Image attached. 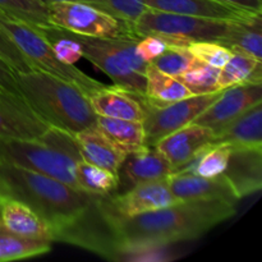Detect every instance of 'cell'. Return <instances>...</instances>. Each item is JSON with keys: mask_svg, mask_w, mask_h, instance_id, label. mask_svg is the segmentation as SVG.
Segmentation results:
<instances>
[{"mask_svg": "<svg viewBox=\"0 0 262 262\" xmlns=\"http://www.w3.org/2000/svg\"><path fill=\"white\" fill-rule=\"evenodd\" d=\"M234 215L235 205L224 201L176 202L132 217L109 215L119 251L117 261L129 251L197 239Z\"/></svg>", "mask_w": 262, "mask_h": 262, "instance_id": "obj_1", "label": "cell"}, {"mask_svg": "<svg viewBox=\"0 0 262 262\" xmlns=\"http://www.w3.org/2000/svg\"><path fill=\"white\" fill-rule=\"evenodd\" d=\"M95 197L0 159V199L18 200L30 206L51 225L53 233L81 215Z\"/></svg>", "mask_w": 262, "mask_h": 262, "instance_id": "obj_2", "label": "cell"}, {"mask_svg": "<svg viewBox=\"0 0 262 262\" xmlns=\"http://www.w3.org/2000/svg\"><path fill=\"white\" fill-rule=\"evenodd\" d=\"M23 101L49 127L77 133L96 123L87 94L78 86L38 69L15 72Z\"/></svg>", "mask_w": 262, "mask_h": 262, "instance_id": "obj_3", "label": "cell"}, {"mask_svg": "<svg viewBox=\"0 0 262 262\" xmlns=\"http://www.w3.org/2000/svg\"><path fill=\"white\" fill-rule=\"evenodd\" d=\"M0 159L58 179L79 191L74 170L82 156L73 135L66 130L49 127L38 138L0 140Z\"/></svg>", "mask_w": 262, "mask_h": 262, "instance_id": "obj_4", "label": "cell"}, {"mask_svg": "<svg viewBox=\"0 0 262 262\" xmlns=\"http://www.w3.org/2000/svg\"><path fill=\"white\" fill-rule=\"evenodd\" d=\"M83 58L104 72L115 86L145 96L148 64L136 53L140 38H97L76 35Z\"/></svg>", "mask_w": 262, "mask_h": 262, "instance_id": "obj_5", "label": "cell"}, {"mask_svg": "<svg viewBox=\"0 0 262 262\" xmlns=\"http://www.w3.org/2000/svg\"><path fill=\"white\" fill-rule=\"evenodd\" d=\"M237 20L177 14L147 8L132 25L138 37L159 36L166 45L187 46L194 41L220 42Z\"/></svg>", "mask_w": 262, "mask_h": 262, "instance_id": "obj_6", "label": "cell"}, {"mask_svg": "<svg viewBox=\"0 0 262 262\" xmlns=\"http://www.w3.org/2000/svg\"><path fill=\"white\" fill-rule=\"evenodd\" d=\"M0 28L22 51L33 69L72 82L86 94L104 86V83L87 76L76 66H69L59 60L50 41L38 27L0 12Z\"/></svg>", "mask_w": 262, "mask_h": 262, "instance_id": "obj_7", "label": "cell"}, {"mask_svg": "<svg viewBox=\"0 0 262 262\" xmlns=\"http://www.w3.org/2000/svg\"><path fill=\"white\" fill-rule=\"evenodd\" d=\"M48 15L53 27L76 35L97 38H140L133 32L132 25L78 0L50 3Z\"/></svg>", "mask_w": 262, "mask_h": 262, "instance_id": "obj_8", "label": "cell"}, {"mask_svg": "<svg viewBox=\"0 0 262 262\" xmlns=\"http://www.w3.org/2000/svg\"><path fill=\"white\" fill-rule=\"evenodd\" d=\"M220 92L222 91L193 95L161 107L148 105L146 118L143 120L146 145L154 146L161 138L186 125L192 124L194 119L219 97Z\"/></svg>", "mask_w": 262, "mask_h": 262, "instance_id": "obj_9", "label": "cell"}, {"mask_svg": "<svg viewBox=\"0 0 262 262\" xmlns=\"http://www.w3.org/2000/svg\"><path fill=\"white\" fill-rule=\"evenodd\" d=\"M100 200L106 214L112 217H132L177 202L168 178L136 184L123 193H114Z\"/></svg>", "mask_w": 262, "mask_h": 262, "instance_id": "obj_10", "label": "cell"}, {"mask_svg": "<svg viewBox=\"0 0 262 262\" xmlns=\"http://www.w3.org/2000/svg\"><path fill=\"white\" fill-rule=\"evenodd\" d=\"M262 102L261 83H241L222 90L219 97L194 119V124L217 132L237 119L246 110Z\"/></svg>", "mask_w": 262, "mask_h": 262, "instance_id": "obj_11", "label": "cell"}, {"mask_svg": "<svg viewBox=\"0 0 262 262\" xmlns=\"http://www.w3.org/2000/svg\"><path fill=\"white\" fill-rule=\"evenodd\" d=\"M211 143H214V132L192 123L161 138L154 147L163 154L176 173L193 163Z\"/></svg>", "mask_w": 262, "mask_h": 262, "instance_id": "obj_12", "label": "cell"}, {"mask_svg": "<svg viewBox=\"0 0 262 262\" xmlns=\"http://www.w3.org/2000/svg\"><path fill=\"white\" fill-rule=\"evenodd\" d=\"M168 183L177 202L224 201L237 205L239 201V197L223 174L215 178H205L192 171L179 170L168 177Z\"/></svg>", "mask_w": 262, "mask_h": 262, "instance_id": "obj_13", "label": "cell"}, {"mask_svg": "<svg viewBox=\"0 0 262 262\" xmlns=\"http://www.w3.org/2000/svg\"><path fill=\"white\" fill-rule=\"evenodd\" d=\"M91 107L97 117L143 122L147 113L145 96L118 86H106L87 94Z\"/></svg>", "mask_w": 262, "mask_h": 262, "instance_id": "obj_14", "label": "cell"}, {"mask_svg": "<svg viewBox=\"0 0 262 262\" xmlns=\"http://www.w3.org/2000/svg\"><path fill=\"white\" fill-rule=\"evenodd\" d=\"M48 128L22 97L0 95V140H32L42 136Z\"/></svg>", "mask_w": 262, "mask_h": 262, "instance_id": "obj_15", "label": "cell"}, {"mask_svg": "<svg viewBox=\"0 0 262 262\" xmlns=\"http://www.w3.org/2000/svg\"><path fill=\"white\" fill-rule=\"evenodd\" d=\"M174 170L170 163L154 146L127 154L118 171L119 187L128 189L145 182L166 179Z\"/></svg>", "mask_w": 262, "mask_h": 262, "instance_id": "obj_16", "label": "cell"}, {"mask_svg": "<svg viewBox=\"0 0 262 262\" xmlns=\"http://www.w3.org/2000/svg\"><path fill=\"white\" fill-rule=\"evenodd\" d=\"M223 177L241 199L256 193L262 187V148L232 147Z\"/></svg>", "mask_w": 262, "mask_h": 262, "instance_id": "obj_17", "label": "cell"}, {"mask_svg": "<svg viewBox=\"0 0 262 262\" xmlns=\"http://www.w3.org/2000/svg\"><path fill=\"white\" fill-rule=\"evenodd\" d=\"M0 222L7 229L18 235L54 242L51 225L35 210L18 200L0 199Z\"/></svg>", "mask_w": 262, "mask_h": 262, "instance_id": "obj_18", "label": "cell"}, {"mask_svg": "<svg viewBox=\"0 0 262 262\" xmlns=\"http://www.w3.org/2000/svg\"><path fill=\"white\" fill-rule=\"evenodd\" d=\"M146 7L177 14L194 17L216 18V19L246 20L260 15L250 10L220 3L217 0H143Z\"/></svg>", "mask_w": 262, "mask_h": 262, "instance_id": "obj_19", "label": "cell"}, {"mask_svg": "<svg viewBox=\"0 0 262 262\" xmlns=\"http://www.w3.org/2000/svg\"><path fill=\"white\" fill-rule=\"evenodd\" d=\"M73 137L82 159L118 176L127 152L115 145L96 124L73 133Z\"/></svg>", "mask_w": 262, "mask_h": 262, "instance_id": "obj_20", "label": "cell"}, {"mask_svg": "<svg viewBox=\"0 0 262 262\" xmlns=\"http://www.w3.org/2000/svg\"><path fill=\"white\" fill-rule=\"evenodd\" d=\"M214 143L232 147L262 148V102L246 110L242 115L214 136Z\"/></svg>", "mask_w": 262, "mask_h": 262, "instance_id": "obj_21", "label": "cell"}, {"mask_svg": "<svg viewBox=\"0 0 262 262\" xmlns=\"http://www.w3.org/2000/svg\"><path fill=\"white\" fill-rule=\"evenodd\" d=\"M193 96L192 92L177 77L168 76L148 64L146 72L145 97L147 105L161 107L170 102Z\"/></svg>", "mask_w": 262, "mask_h": 262, "instance_id": "obj_22", "label": "cell"}, {"mask_svg": "<svg viewBox=\"0 0 262 262\" xmlns=\"http://www.w3.org/2000/svg\"><path fill=\"white\" fill-rule=\"evenodd\" d=\"M96 127L107 136L115 145L127 154L145 147L146 135L143 122L115 118L96 117Z\"/></svg>", "mask_w": 262, "mask_h": 262, "instance_id": "obj_23", "label": "cell"}, {"mask_svg": "<svg viewBox=\"0 0 262 262\" xmlns=\"http://www.w3.org/2000/svg\"><path fill=\"white\" fill-rule=\"evenodd\" d=\"M241 83H262V64L247 54L233 51L229 60L220 68L217 90L222 91Z\"/></svg>", "mask_w": 262, "mask_h": 262, "instance_id": "obj_24", "label": "cell"}, {"mask_svg": "<svg viewBox=\"0 0 262 262\" xmlns=\"http://www.w3.org/2000/svg\"><path fill=\"white\" fill-rule=\"evenodd\" d=\"M261 14L246 20H237L219 43L232 51H241L262 60Z\"/></svg>", "mask_w": 262, "mask_h": 262, "instance_id": "obj_25", "label": "cell"}, {"mask_svg": "<svg viewBox=\"0 0 262 262\" xmlns=\"http://www.w3.org/2000/svg\"><path fill=\"white\" fill-rule=\"evenodd\" d=\"M76 181L81 192L91 196H112L119 188L117 174L81 159L76 163Z\"/></svg>", "mask_w": 262, "mask_h": 262, "instance_id": "obj_26", "label": "cell"}, {"mask_svg": "<svg viewBox=\"0 0 262 262\" xmlns=\"http://www.w3.org/2000/svg\"><path fill=\"white\" fill-rule=\"evenodd\" d=\"M51 242L22 237L3 225L0 222V262H9L36 257L50 252Z\"/></svg>", "mask_w": 262, "mask_h": 262, "instance_id": "obj_27", "label": "cell"}, {"mask_svg": "<svg viewBox=\"0 0 262 262\" xmlns=\"http://www.w3.org/2000/svg\"><path fill=\"white\" fill-rule=\"evenodd\" d=\"M232 146L227 143H211L183 170L192 171L205 178H215L222 176L228 166Z\"/></svg>", "mask_w": 262, "mask_h": 262, "instance_id": "obj_28", "label": "cell"}, {"mask_svg": "<svg viewBox=\"0 0 262 262\" xmlns=\"http://www.w3.org/2000/svg\"><path fill=\"white\" fill-rule=\"evenodd\" d=\"M0 12L38 28L51 26L48 4L42 0H0Z\"/></svg>", "mask_w": 262, "mask_h": 262, "instance_id": "obj_29", "label": "cell"}, {"mask_svg": "<svg viewBox=\"0 0 262 262\" xmlns=\"http://www.w3.org/2000/svg\"><path fill=\"white\" fill-rule=\"evenodd\" d=\"M219 71V68H215L196 59L192 66L178 78L192 92V95L211 94L219 91L217 90Z\"/></svg>", "mask_w": 262, "mask_h": 262, "instance_id": "obj_30", "label": "cell"}, {"mask_svg": "<svg viewBox=\"0 0 262 262\" xmlns=\"http://www.w3.org/2000/svg\"><path fill=\"white\" fill-rule=\"evenodd\" d=\"M46 38L50 41L56 56L63 63L74 66L81 58H83V51L79 41L77 40L74 33L69 31L61 30L58 27L40 28Z\"/></svg>", "mask_w": 262, "mask_h": 262, "instance_id": "obj_31", "label": "cell"}, {"mask_svg": "<svg viewBox=\"0 0 262 262\" xmlns=\"http://www.w3.org/2000/svg\"><path fill=\"white\" fill-rule=\"evenodd\" d=\"M194 60L196 58L192 55L187 46L168 45L158 58L151 61L150 66L168 76L178 78L192 66Z\"/></svg>", "mask_w": 262, "mask_h": 262, "instance_id": "obj_32", "label": "cell"}, {"mask_svg": "<svg viewBox=\"0 0 262 262\" xmlns=\"http://www.w3.org/2000/svg\"><path fill=\"white\" fill-rule=\"evenodd\" d=\"M99 8L117 19L133 25L147 9L143 0H78Z\"/></svg>", "mask_w": 262, "mask_h": 262, "instance_id": "obj_33", "label": "cell"}, {"mask_svg": "<svg viewBox=\"0 0 262 262\" xmlns=\"http://www.w3.org/2000/svg\"><path fill=\"white\" fill-rule=\"evenodd\" d=\"M187 49L196 59L219 69L225 66L233 54L230 49L216 41H194L188 43Z\"/></svg>", "mask_w": 262, "mask_h": 262, "instance_id": "obj_34", "label": "cell"}, {"mask_svg": "<svg viewBox=\"0 0 262 262\" xmlns=\"http://www.w3.org/2000/svg\"><path fill=\"white\" fill-rule=\"evenodd\" d=\"M0 58L4 59L15 72H26L33 69L22 51L17 48L9 36L0 28Z\"/></svg>", "mask_w": 262, "mask_h": 262, "instance_id": "obj_35", "label": "cell"}, {"mask_svg": "<svg viewBox=\"0 0 262 262\" xmlns=\"http://www.w3.org/2000/svg\"><path fill=\"white\" fill-rule=\"evenodd\" d=\"M166 43L159 36L147 35L140 37L136 42V53L145 63L150 64L155 58H158L166 49Z\"/></svg>", "mask_w": 262, "mask_h": 262, "instance_id": "obj_36", "label": "cell"}, {"mask_svg": "<svg viewBox=\"0 0 262 262\" xmlns=\"http://www.w3.org/2000/svg\"><path fill=\"white\" fill-rule=\"evenodd\" d=\"M0 92L20 97L15 71L3 58H0Z\"/></svg>", "mask_w": 262, "mask_h": 262, "instance_id": "obj_37", "label": "cell"}, {"mask_svg": "<svg viewBox=\"0 0 262 262\" xmlns=\"http://www.w3.org/2000/svg\"><path fill=\"white\" fill-rule=\"evenodd\" d=\"M217 2L238 7L241 9L250 10L252 13H258V14H261L262 12V0H217Z\"/></svg>", "mask_w": 262, "mask_h": 262, "instance_id": "obj_38", "label": "cell"}, {"mask_svg": "<svg viewBox=\"0 0 262 262\" xmlns=\"http://www.w3.org/2000/svg\"><path fill=\"white\" fill-rule=\"evenodd\" d=\"M46 4H50V3H56V2H74V0H42Z\"/></svg>", "mask_w": 262, "mask_h": 262, "instance_id": "obj_39", "label": "cell"}, {"mask_svg": "<svg viewBox=\"0 0 262 262\" xmlns=\"http://www.w3.org/2000/svg\"><path fill=\"white\" fill-rule=\"evenodd\" d=\"M3 94V92H0V95H2Z\"/></svg>", "mask_w": 262, "mask_h": 262, "instance_id": "obj_40", "label": "cell"}]
</instances>
